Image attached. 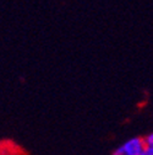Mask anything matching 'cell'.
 <instances>
[{"label": "cell", "instance_id": "cell-1", "mask_svg": "<svg viewBox=\"0 0 153 155\" xmlns=\"http://www.w3.org/2000/svg\"><path fill=\"white\" fill-rule=\"evenodd\" d=\"M146 145L142 138H132L123 145V149L126 155H141Z\"/></svg>", "mask_w": 153, "mask_h": 155}, {"label": "cell", "instance_id": "cell-2", "mask_svg": "<svg viewBox=\"0 0 153 155\" xmlns=\"http://www.w3.org/2000/svg\"><path fill=\"white\" fill-rule=\"evenodd\" d=\"M143 142H145V145L146 147L153 148V133H151L149 135H147V137L143 139Z\"/></svg>", "mask_w": 153, "mask_h": 155}, {"label": "cell", "instance_id": "cell-3", "mask_svg": "<svg viewBox=\"0 0 153 155\" xmlns=\"http://www.w3.org/2000/svg\"><path fill=\"white\" fill-rule=\"evenodd\" d=\"M141 155H153V148H151V147H145V149L142 150Z\"/></svg>", "mask_w": 153, "mask_h": 155}, {"label": "cell", "instance_id": "cell-4", "mask_svg": "<svg viewBox=\"0 0 153 155\" xmlns=\"http://www.w3.org/2000/svg\"><path fill=\"white\" fill-rule=\"evenodd\" d=\"M113 155H126V154H125V151H124L123 147H120V148H118L113 153Z\"/></svg>", "mask_w": 153, "mask_h": 155}]
</instances>
